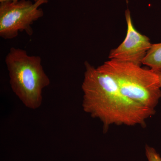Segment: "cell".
Listing matches in <instances>:
<instances>
[{
  "label": "cell",
  "instance_id": "obj_1",
  "mask_svg": "<svg viewBox=\"0 0 161 161\" xmlns=\"http://www.w3.org/2000/svg\"><path fill=\"white\" fill-rule=\"evenodd\" d=\"M81 89L83 111L103 125L104 132L111 126H146L156 110L131 100L122 93L114 79L88 61Z\"/></svg>",
  "mask_w": 161,
  "mask_h": 161
},
{
  "label": "cell",
  "instance_id": "obj_2",
  "mask_svg": "<svg viewBox=\"0 0 161 161\" xmlns=\"http://www.w3.org/2000/svg\"><path fill=\"white\" fill-rule=\"evenodd\" d=\"M11 89L25 107L36 110L43 102V91L50 80L40 56H30L25 50L12 47L5 58Z\"/></svg>",
  "mask_w": 161,
  "mask_h": 161
},
{
  "label": "cell",
  "instance_id": "obj_3",
  "mask_svg": "<svg viewBox=\"0 0 161 161\" xmlns=\"http://www.w3.org/2000/svg\"><path fill=\"white\" fill-rule=\"evenodd\" d=\"M112 77L125 96L144 106L155 109L161 98L158 75L140 65L115 60L97 68Z\"/></svg>",
  "mask_w": 161,
  "mask_h": 161
},
{
  "label": "cell",
  "instance_id": "obj_4",
  "mask_svg": "<svg viewBox=\"0 0 161 161\" xmlns=\"http://www.w3.org/2000/svg\"><path fill=\"white\" fill-rule=\"evenodd\" d=\"M49 0H39L33 3L30 0L0 3V36L4 40H13L19 32L25 31L31 36L33 34L32 25L43 17L41 5Z\"/></svg>",
  "mask_w": 161,
  "mask_h": 161
},
{
  "label": "cell",
  "instance_id": "obj_5",
  "mask_svg": "<svg viewBox=\"0 0 161 161\" xmlns=\"http://www.w3.org/2000/svg\"><path fill=\"white\" fill-rule=\"evenodd\" d=\"M125 16L127 26L125 38L118 47L110 51L108 58L141 66L152 43L149 37L136 29L129 9L126 10Z\"/></svg>",
  "mask_w": 161,
  "mask_h": 161
},
{
  "label": "cell",
  "instance_id": "obj_6",
  "mask_svg": "<svg viewBox=\"0 0 161 161\" xmlns=\"http://www.w3.org/2000/svg\"><path fill=\"white\" fill-rule=\"evenodd\" d=\"M142 64L154 72L161 73V43L152 44L143 60Z\"/></svg>",
  "mask_w": 161,
  "mask_h": 161
},
{
  "label": "cell",
  "instance_id": "obj_7",
  "mask_svg": "<svg viewBox=\"0 0 161 161\" xmlns=\"http://www.w3.org/2000/svg\"><path fill=\"white\" fill-rule=\"evenodd\" d=\"M145 153L148 161H161V156L153 147L145 146Z\"/></svg>",
  "mask_w": 161,
  "mask_h": 161
},
{
  "label": "cell",
  "instance_id": "obj_8",
  "mask_svg": "<svg viewBox=\"0 0 161 161\" xmlns=\"http://www.w3.org/2000/svg\"><path fill=\"white\" fill-rule=\"evenodd\" d=\"M156 73L158 75L160 86V87L161 88V73H160V72H156Z\"/></svg>",
  "mask_w": 161,
  "mask_h": 161
},
{
  "label": "cell",
  "instance_id": "obj_9",
  "mask_svg": "<svg viewBox=\"0 0 161 161\" xmlns=\"http://www.w3.org/2000/svg\"><path fill=\"white\" fill-rule=\"evenodd\" d=\"M19 1V0H0V3L2 2H6V1H14V2H16V1ZM35 2H37L39 0H34Z\"/></svg>",
  "mask_w": 161,
  "mask_h": 161
}]
</instances>
